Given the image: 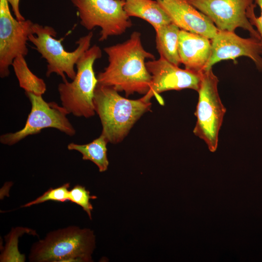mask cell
Listing matches in <instances>:
<instances>
[{"mask_svg": "<svg viewBox=\"0 0 262 262\" xmlns=\"http://www.w3.org/2000/svg\"><path fill=\"white\" fill-rule=\"evenodd\" d=\"M77 8L80 24L87 30L100 28L99 41L124 33L132 26L124 10L125 0H69Z\"/></svg>", "mask_w": 262, "mask_h": 262, "instance_id": "cell-7", "label": "cell"}, {"mask_svg": "<svg viewBox=\"0 0 262 262\" xmlns=\"http://www.w3.org/2000/svg\"><path fill=\"white\" fill-rule=\"evenodd\" d=\"M180 30L171 22L155 30L156 49L160 56L178 66L181 64L178 49Z\"/></svg>", "mask_w": 262, "mask_h": 262, "instance_id": "cell-16", "label": "cell"}, {"mask_svg": "<svg viewBox=\"0 0 262 262\" xmlns=\"http://www.w3.org/2000/svg\"><path fill=\"white\" fill-rule=\"evenodd\" d=\"M69 183H66L56 188H50L45 192L42 195L36 198L34 200L30 201L22 207H28L33 205L38 204L48 200H54L64 202L69 200Z\"/></svg>", "mask_w": 262, "mask_h": 262, "instance_id": "cell-19", "label": "cell"}, {"mask_svg": "<svg viewBox=\"0 0 262 262\" xmlns=\"http://www.w3.org/2000/svg\"><path fill=\"white\" fill-rule=\"evenodd\" d=\"M34 23L29 19L18 20L10 10L8 0H0V77H8L9 67L19 55L25 56L29 36L33 34Z\"/></svg>", "mask_w": 262, "mask_h": 262, "instance_id": "cell-9", "label": "cell"}, {"mask_svg": "<svg viewBox=\"0 0 262 262\" xmlns=\"http://www.w3.org/2000/svg\"><path fill=\"white\" fill-rule=\"evenodd\" d=\"M118 92L111 87L97 84L93 98L95 111L102 125L101 134L112 144L122 141L151 107V98L146 94L137 99H130Z\"/></svg>", "mask_w": 262, "mask_h": 262, "instance_id": "cell-2", "label": "cell"}, {"mask_svg": "<svg viewBox=\"0 0 262 262\" xmlns=\"http://www.w3.org/2000/svg\"><path fill=\"white\" fill-rule=\"evenodd\" d=\"M106 138L102 134L91 142L83 145L70 143L67 145L69 150H76L80 152L84 160H90L98 167L99 172L106 171L109 165L107 158Z\"/></svg>", "mask_w": 262, "mask_h": 262, "instance_id": "cell-17", "label": "cell"}, {"mask_svg": "<svg viewBox=\"0 0 262 262\" xmlns=\"http://www.w3.org/2000/svg\"><path fill=\"white\" fill-rule=\"evenodd\" d=\"M254 1L260 7L261 11V15L259 16L255 15L254 13L255 4H254L249 9L247 17L252 25L256 27L262 42V0H254Z\"/></svg>", "mask_w": 262, "mask_h": 262, "instance_id": "cell-21", "label": "cell"}, {"mask_svg": "<svg viewBox=\"0 0 262 262\" xmlns=\"http://www.w3.org/2000/svg\"><path fill=\"white\" fill-rule=\"evenodd\" d=\"M180 30L197 33L212 40L218 29L211 19L187 0H156Z\"/></svg>", "mask_w": 262, "mask_h": 262, "instance_id": "cell-13", "label": "cell"}, {"mask_svg": "<svg viewBox=\"0 0 262 262\" xmlns=\"http://www.w3.org/2000/svg\"><path fill=\"white\" fill-rule=\"evenodd\" d=\"M95 236L88 229L73 226L49 232L34 244L29 256L30 262H91Z\"/></svg>", "mask_w": 262, "mask_h": 262, "instance_id": "cell-3", "label": "cell"}, {"mask_svg": "<svg viewBox=\"0 0 262 262\" xmlns=\"http://www.w3.org/2000/svg\"><path fill=\"white\" fill-rule=\"evenodd\" d=\"M124 8L129 17H137L146 20L155 31L172 22L156 0H125Z\"/></svg>", "mask_w": 262, "mask_h": 262, "instance_id": "cell-15", "label": "cell"}, {"mask_svg": "<svg viewBox=\"0 0 262 262\" xmlns=\"http://www.w3.org/2000/svg\"><path fill=\"white\" fill-rule=\"evenodd\" d=\"M33 34L29 36V41L47 63L46 76L55 73L63 82L67 81L66 76L73 80L76 76L75 70L78 60L91 45L93 36L92 32L81 37L76 42L77 48L72 51H66L62 44L63 39L55 38L57 32L49 26L34 23Z\"/></svg>", "mask_w": 262, "mask_h": 262, "instance_id": "cell-5", "label": "cell"}, {"mask_svg": "<svg viewBox=\"0 0 262 262\" xmlns=\"http://www.w3.org/2000/svg\"><path fill=\"white\" fill-rule=\"evenodd\" d=\"M25 57L21 55L17 56L12 64L19 86L25 90V92L42 95L46 91V84L42 79L30 70Z\"/></svg>", "mask_w": 262, "mask_h": 262, "instance_id": "cell-18", "label": "cell"}, {"mask_svg": "<svg viewBox=\"0 0 262 262\" xmlns=\"http://www.w3.org/2000/svg\"><path fill=\"white\" fill-rule=\"evenodd\" d=\"M109 64L97 76L98 84L109 86L127 97L134 93L146 94L149 90L151 76L145 60L154 56L143 47L141 33L133 32L125 42L105 47Z\"/></svg>", "mask_w": 262, "mask_h": 262, "instance_id": "cell-1", "label": "cell"}, {"mask_svg": "<svg viewBox=\"0 0 262 262\" xmlns=\"http://www.w3.org/2000/svg\"><path fill=\"white\" fill-rule=\"evenodd\" d=\"M31 103V110L25 126L21 130L1 135L0 142L12 146L26 137L38 134L46 128H54L73 136L76 130L67 118L68 112L55 102H46L42 95L25 92Z\"/></svg>", "mask_w": 262, "mask_h": 262, "instance_id": "cell-8", "label": "cell"}, {"mask_svg": "<svg viewBox=\"0 0 262 262\" xmlns=\"http://www.w3.org/2000/svg\"><path fill=\"white\" fill-rule=\"evenodd\" d=\"M96 198V196H90V192L81 185H75L69 191V201L81 206L90 219H92L91 213L93 208L90 202V199Z\"/></svg>", "mask_w": 262, "mask_h": 262, "instance_id": "cell-20", "label": "cell"}, {"mask_svg": "<svg viewBox=\"0 0 262 262\" xmlns=\"http://www.w3.org/2000/svg\"><path fill=\"white\" fill-rule=\"evenodd\" d=\"M218 82L212 68L202 73L195 113L196 122L193 133L204 141L212 152L217 148L219 132L226 111L219 95Z\"/></svg>", "mask_w": 262, "mask_h": 262, "instance_id": "cell-6", "label": "cell"}, {"mask_svg": "<svg viewBox=\"0 0 262 262\" xmlns=\"http://www.w3.org/2000/svg\"><path fill=\"white\" fill-rule=\"evenodd\" d=\"M101 50L94 45L86 50L76 64L75 78L59 83L58 91L62 106L77 117L89 118L95 115L93 98L98 80L93 69L95 62L101 58Z\"/></svg>", "mask_w": 262, "mask_h": 262, "instance_id": "cell-4", "label": "cell"}, {"mask_svg": "<svg viewBox=\"0 0 262 262\" xmlns=\"http://www.w3.org/2000/svg\"><path fill=\"white\" fill-rule=\"evenodd\" d=\"M212 41V54L205 70L216 63L245 56L250 58L262 72V42L256 38H243L234 32L218 30Z\"/></svg>", "mask_w": 262, "mask_h": 262, "instance_id": "cell-12", "label": "cell"}, {"mask_svg": "<svg viewBox=\"0 0 262 262\" xmlns=\"http://www.w3.org/2000/svg\"><path fill=\"white\" fill-rule=\"evenodd\" d=\"M179 53L185 68L202 73L212 54V41L201 35L180 30Z\"/></svg>", "mask_w": 262, "mask_h": 262, "instance_id": "cell-14", "label": "cell"}, {"mask_svg": "<svg viewBox=\"0 0 262 262\" xmlns=\"http://www.w3.org/2000/svg\"><path fill=\"white\" fill-rule=\"evenodd\" d=\"M208 17L219 30L234 32L237 28L261 40L260 36L247 17L254 0H187Z\"/></svg>", "mask_w": 262, "mask_h": 262, "instance_id": "cell-10", "label": "cell"}, {"mask_svg": "<svg viewBox=\"0 0 262 262\" xmlns=\"http://www.w3.org/2000/svg\"><path fill=\"white\" fill-rule=\"evenodd\" d=\"M10 5L15 17L18 20L26 19L21 14L19 10L20 0H8Z\"/></svg>", "mask_w": 262, "mask_h": 262, "instance_id": "cell-22", "label": "cell"}, {"mask_svg": "<svg viewBox=\"0 0 262 262\" xmlns=\"http://www.w3.org/2000/svg\"><path fill=\"white\" fill-rule=\"evenodd\" d=\"M146 65L151 76L150 89L146 95L151 98L155 97L161 105L164 102L159 95L161 93L183 89L197 92L199 88L202 73L181 69L161 56L158 60L146 62Z\"/></svg>", "mask_w": 262, "mask_h": 262, "instance_id": "cell-11", "label": "cell"}]
</instances>
